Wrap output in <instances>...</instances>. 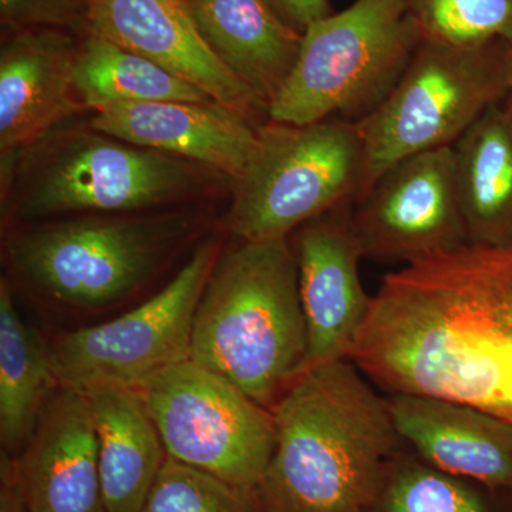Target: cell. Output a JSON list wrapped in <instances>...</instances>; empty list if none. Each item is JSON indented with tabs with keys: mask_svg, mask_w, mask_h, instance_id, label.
Instances as JSON below:
<instances>
[{
	"mask_svg": "<svg viewBox=\"0 0 512 512\" xmlns=\"http://www.w3.org/2000/svg\"><path fill=\"white\" fill-rule=\"evenodd\" d=\"M167 456L256 491L275 448L272 412L188 359L140 389Z\"/></svg>",
	"mask_w": 512,
	"mask_h": 512,
	"instance_id": "cell-10",
	"label": "cell"
},
{
	"mask_svg": "<svg viewBox=\"0 0 512 512\" xmlns=\"http://www.w3.org/2000/svg\"><path fill=\"white\" fill-rule=\"evenodd\" d=\"M264 512H372L400 439L387 399L349 359L305 370L272 407Z\"/></svg>",
	"mask_w": 512,
	"mask_h": 512,
	"instance_id": "cell-2",
	"label": "cell"
},
{
	"mask_svg": "<svg viewBox=\"0 0 512 512\" xmlns=\"http://www.w3.org/2000/svg\"><path fill=\"white\" fill-rule=\"evenodd\" d=\"M140 512H264L256 491L167 457Z\"/></svg>",
	"mask_w": 512,
	"mask_h": 512,
	"instance_id": "cell-25",
	"label": "cell"
},
{
	"mask_svg": "<svg viewBox=\"0 0 512 512\" xmlns=\"http://www.w3.org/2000/svg\"><path fill=\"white\" fill-rule=\"evenodd\" d=\"M346 359L390 396L512 424V248L468 244L384 276Z\"/></svg>",
	"mask_w": 512,
	"mask_h": 512,
	"instance_id": "cell-1",
	"label": "cell"
},
{
	"mask_svg": "<svg viewBox=\"0 0 512 512\" xmlns=\"http://www.w3.org/2000/svg\"><path fill=\"white\" fill-rule=\"evenodd\" d=\"M355 121L269 120L242 173L232 180L227 225L239 241L289 238L328 212L352 204L362 177Z\"/></svg>",
	"mask_w": 512,
	"mask_h": 512,
	"instance_id": "cell-7",
	"label": "cell"
},
{
	"mask_svg": "<svg viewBox=\"0 0 512 512\" xmlns=\"http://www.w3.org/2000/svg\"><path fill=\"white\" fill-rule=\"evenodd\" d=\"M421 42L407 0H355L316 20L302 33L269 120L302 126L365 119L392 92Z\"/></svg>",
	"mask_w": 512,
	"mask_h": 512,
	"instance_id": "cell-4",
	"label": "cell"
},
{
	"mask_svg": "<svg viewBox=\"0 0 512 512\" xmlns=\"http://www.w3.org/2000/svg\"><path fill=\"white\" fill-rule=\"evenodd\" d=\"M504 104L512 117V40L507 43V97Z\"/></svg>",
	"mask_w": 512,
	"mask_h": 512,
	"instance_id": "cell-28",
	"label": "cell"
},
{
	"mask_svg": "<svg viewBox=\"0 0 512 512\" xmlns=\"http://www.w3.org/2000/svg\"><path fill=\"white\" fill-rule=\"evenodd\" d=\"M191 360L272 410L306 370L308 328L289 238L218 256L192 326Z\"/></svg>",
	"mask_w": 512,
	"mask_h": 512,
	"instance_id": "cell-3",
	"label": "cell"
},
{
	"mask_svg": "<svg viewBox=\"0 0 512 512\" xmlns=\"http://www.w3.org/2000/svg\"><path fill=\"white\" fill-rule=\"evenodd\" d=\"M60 389L52 352L25 322L6 279L0 282V443L18 457L28 446L47 404Z\"/></svg>",
	"mask_w": 512,
	"mask_h": 512,
	"instance_id": "cell-21",
	"label": "cell"
},
{
	"mask_svg": "<svg viewBox=\"0 0 512 512\" xmlns=\"http://www.w3.org/2000/svg\"><path fill=\"white\" fill-rule=\"evenodd\" d=\"M90 127L134 146L200 164L235 180L258 140V127L217 101H156L94 110Z\"/></svg>",
	"mask_w": 512,
	"mask_h": 512,
	"instance_id": "cell-16",
	"label": "cell"
},
{
	"mask_svg": "<svg viewBox=\"0 0 512 512\" xmlns=\"http://www.w3.org/2000/svg\"><path fill=\"white\" fill-rule=\"evenodd\" d=\"M373 510L379 512H504L458 477L427 463L394 458Z\"/></svg>",
	"mask_w": 512,
	"mask_h": 512,
	"instance_id": "cell-23",
	"label": "cell"
},
{
	"mask_svg": "<svg viewBox=\"0 0 512 512\" xmlns=\"http://www.w3.org/2000/svg\"><path fill=\"white\" fill-rule=\"evenodd\" d=\"M202 39L266 107L291 76L302 33L266 0H185Z\"/></svg>",
	"mask_w": 512,
	"mask_h": 512,
	"instance_id": "cell-18",
	"label": "cell"
},
{
	"mask_svg": "<svg viewBox=\"0 0 512 512\" xmlns=\"http://www.w3.org/2000/svg\"><path fill=\"white\" fill-rule=\"evenodd\" d=\"M84 396L92 409L107 511L140 512L168 457L146 400L140 389L124 387Z\"/></svg>",
	"mask_w": 512,
	"mask_h": 512,
	"instance_id": "cell-19",
	"label": "cell"
},
{
	"mask_svg": "<svg viewBox=\"0 0 512 512\" xmlns=\"http://www.w3.org/2000/svg\"><path fill=\"white\" fill-rule=\"evenodd\" d=\"M453 147L468 241L512 248V117L505 104L485 111Z\"/></svg>",
	"mask_w": 512,
	"mask_h": 512,
	"instance_id": "cell-20",
	"label": "cell"
},
{
	"mask_svg": "<svg viewBox=\"0 0 512 512\" xmlns=\"http://www.w3.org/2000/svg\"><path fill=\"white\" fill-rule=\"evenodd\" d=\"M22 157L10 218L29 224L82 212L144 210L200 191L207 178L200 164L93 127L43 138Z\"/></svg>",
	"mask_w": 512,
	"mask_h": 512,
	"instance_id": "cell-6",
	"label": "cell"
},
{
	"mask_svg": "<svg viewBox=\"0 0 512 512\" xmlns=\"http://www.w3.org/2000/svg\"><path fill=\"white\" fill-rule=\"evenodd\" d=\"M286 25L303 33L316 20L332 15L330 0H266Z\"/></svg>",
	"mask_w": 512,
	"mask_h": 512,
	"instance_id": "cell-27",
	"label": "cell"
},
{
	"mask_svg": "<svg viewBox=\"0 0 512 512\" xmlns=\"http://www.w3.org/2000/svg\"><path fill=\"white\" fill-rule=\"evenodd\" d=\"M407 2L423 40L457 46L512 40V0Z\"/></svg>",
	"mask_w": 512,
	"mask_h": 512,
	"instance_id": "cell-24",
	"label": "cell"
},
{
	"mask_svg": "<svg viewBox=\"0 0 512 512\" xmlns=\"http://www.w3.org/2000/svg\"><path fill=\"white\" fill-rule=\"evenodd\" d=\"M190 229L178 215L50 222L10 235L6 254L33 291L64 305L100 308L147 284Z\"/></svg>",
	"mask_w": 512,
	"mask_h": 512,
	"instance_id": "cell-8",
	"label": "cell"
},
{
	"mask_svg": "<svg viewBox=\"0 0 512 512\" xmlns=\"http://www.w3.org/2000/svg\"><path fill=\"white\" fill-rule=\"evenodd\" d=\"M13 464L28 512H109L92 409L84 394L57 390Z\"/></svg>",
	"mask_w": 512,
	"mask_h": 512,
	"instance_id": "cell-14",
	"label": "cell"
},
{
	"mask_svg": "<svg viewBox=\"0 0 512 512\" xmlns=\"http://www.w3.org/2000/svg\"><path fill=\"white\" fill-rule=\"evenodd\" d=\"M220 254L218 239H207L160 292L133 311L60 335L50 346L60 389H141L191 359L195 312Z\"/></svg>",
	"mask_w": 512,
	"mask_h": 512,
	"instance_id": "cell-9",
	"label": "cell"
},
{
	"mask_svg": "<svg viewBox=\"0 0 512 512\" xmlns=\"http://www.w3.org/2000/svg\"><path fill=\"white\" fill-rule=\"evenodd\" d=\"M3 26L30 29L86 30L84 0H0Z\"/></svg>",
	"mask_w": 512,
	"mask_h": 512,
	"instance_id": "cell-26",
	"label": "cell"
},
{
	"mask_svg": "<svg viewBox=\"0 0 512 512\" xmlns=\"http://www.w3.org/2000/svg\"><path fill=\"white\" fill-rule=\"evenodd\" d=\"M84 16L86 32L160 64L217 103L248 119L268 114L202 39L185 0H84Z\"/></svg>",
	"mask_w": 512,
	"mask_h": 512,
	"instance_id": "cell-12",
	"label": "cell"
},
{
	"mask_svg": "<svg viewBox=\"0 0 512 512\" xmlns=\"http://www.w3.org/2000/svg\"><path fill=\"white\" fill-rule=\"evenodd\" d=\"M394 429L430 466L512 490V424L466 404L414 394L387 399Z\"/></svg>",
	"mask_w": 512,
	"mask_h": 512,
	"instance_id": "cell-17",
	"label": "cell"
},
{
	"mask_svg": "<svg viewBox=\"0 0 512 512\" xmlns=\"http://www.w3.org/2000/svg\"><path fill=\"white\" fill-rule=\"evenodd\" d=\"M73 77L77 99L84 109L92 111L156 101H215L160 64L92 32H86L77 43Z\"/></svg>",
	"mask_w": 512,
	"mask_h": 512,
	"instance_id": "cell-22",
	"label": "cell"
},
{
	"mask_svg": "<svg viewBox=\"0 0 512 512\" xmlns=\"http://www.w3.org/2000/svg\"><path fill=\"white\" fill-rule=\"evenodd\" d=\"M352 204L302 225L293 241L289 238L308 328L306 370L346 359L372 305L373 296L360 279L363 256L349 224Z\"/></svg>",
	"mask_w": 512,
	"mask_h": 512,
	"instance_id": "cell-13",
	"label": "cell"
},
{
	"mask_svg": "<svg viewBox=\"0 0 512 512\" xmlns=\"http://www.w3.org/2000/svg\"><path fill=\"white\" fill-rule=\"evenodd\" d=\"M507 43L421 42L392 92L357 121L363 157L356 201L393 165L453 147L485 111L504 103Z\"/></svg>",
	"mask_w": 512,
	"mask_h": 512,
	"instance_id": "cell-5",
	"label": "cell"
},
{
	"mask_svg": "<svg viewBox=\"0 0 512 512\" xmlns=\"http://www.w3.org/2000/svg\"><path fill=\"white\" fill-rule=\"evenodd\" d=\"M349 224L363 258L412 264L466 247L454 147L393 165L355 202Z\"/></svg>",
	"mask_w": 512,
	"mask_h": 512,
	"instance_id": "cell-11",
	"label": "cell"
},
{
	"mask_svg": "<svg viewBox=\"0 0 512 512\" xmlns=\"http://www.w3.org/2000/svg\"><path fill=\"white\" fill-rule=\"evenodd\" d=\"M77 42L66 30L16 32L0 52V151L22 157L83 107L74 89Z\"/></svg>",
	"mask_w": 512,
	"mask_h": 512,
	"instance_id": "cell-15",
	"label": "cell"
}]
</instances>
